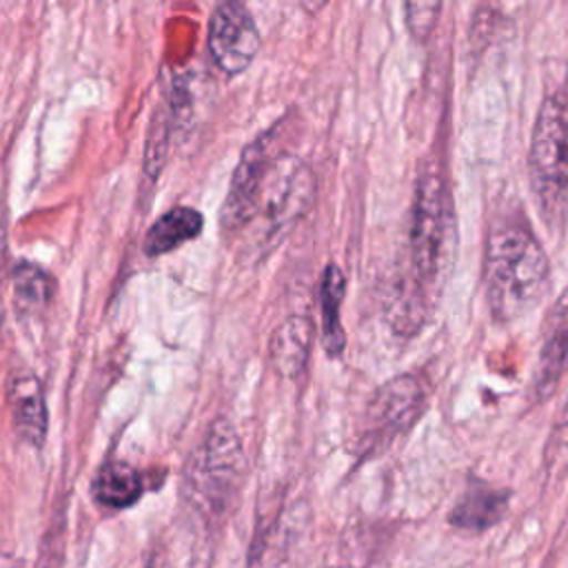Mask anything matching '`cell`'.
<instances>
[{
    "label": "cell",
    "mask_w": 568,
    "mask_h": 568,
    "mask_svg": "<svg viewBox=\"0 0 568 568\" xmlns=\"http://www.w3.org/2000/svg\"><path fill=\"white\" fill-rule=\"evenodd\" d=\"M455 255L453 204L442 175L426 169L417 178L408 235L410 271L399 284L390 320L397 333H413L428 315Z\"/></svg>",
    "instance_id": "6da1fadb"
},
{
    "label": "cell",
    "mask_w": 568,
    "mask_h": 568,
    "mask_svg": "<svg viewBox=\"0 0 568 568\" xmlns=\"http://www.w3.org/2000/svg\"><path fill=\"white\" fill-rule=\"evenodd\" d=\"M548 277V257L528 226L506 222L488 233L484 286L488 311L497 322L530 313L544 297Z\"/></svg>",
    "instance_id": "7a4b0ae2"
},
{
    "label": "cell",
    "mask_w": 568,
    "mask_h": 568,
    "mask_svg": "<svg viewBox=\"0 0 568 568\" xmlns=\"http://www.w3.org/2000/svg\"><path fill=\"white\" fill-rule=\"evenodd\" d=\"M528 175L544 220L559 226L568 213V98L561 91L544 98L537 111Z\"/></svg>",
    "instance_id": "3957f363"
},
{
    "label": "cell",
    "mask_w": 568,
    "mask_h": 568,
    "mask_svg": "<svg viewBox=\"0 0 568 568\" xmlns=\"http://www.w3.org/2000/svg\"><path fill=\"white\" fill-rule=\"evenodd\" d=\"M244 477V450L235 426L215 417L184 468V497L202 513H224Z\"/></svg>",
    "instance_id": "277c9868"
},
{
    "label": "cell",
    "mask_w": 568,
    "mask_h": 568,
    "mask_svg": "<svg viewBox=\"0 0 568 568\" xmlns=\"http://www.w3.org/2000/svg\"><path fill=\"white\" fill-rule=\"evenodd\" d=\"M315 195V175L313 171L293 155H277L271 164L253 222L260 220V231L264 240L280 237L300 215Z\"/></svg>",
    "instance_id": "5b68a950"
},
{
    "label": "cell",
    "mask_w": 568,
    "mask_h": 568,
    "mask_svg": "<svg viewBox=\"0 0 568 568\" xmlns=\"http://www.w3.org/2000/svg\"><path fill=\"white\" fill-rule=\"evenodd\" d=\"M282 122L271 126L268 131L260 133L255 140H251L237 160V166L231 175L229 193L224 197L222 211H220V224L224 231H242L246 224L253 222L260 191L264 184V178L280 155L275 151V133L280 131Z\"/></svg>",
    "instance_id": "8992f818"
},
{
    "label": "cell",
    "mask_w": 568,
    "mask_h": 568,
    "mask_svg": "<svg viewBox=\"0 0 568 568\" xmlns=\"http://www.w3.org/2000/svg\"><path fill=\"white\" fill-rule=\"evenodd\" d=\"M426 384L415 373H399L384 382L366 406V426L373 439H393L406 433L426 408Z\"/></svg>",
    "instance_id": "52a82bcc"
},
{
    "label": "cell",
    "mask_w": 568,
    "mask_h": 568,
    "mask_svg": "<svg viewBox=\"0 0 568 568\" xmlns=\"http://www.w3.org/2000/svg\"><path fill=\"white\" fill-rule=\"evenodd\" d=\"M260 31L251 11L237 0L217 2L209 18V49L226 73L244 71L260 51Z\"/></svg>",
    "instance_id": "ba28073f"
},
{
    "label": "cell",
    "mask_w": 568,
    "mask_h": 568,
    "mask_svg": "<svg viewBox=\"0 0 568 568\" xmlns=\"http://www.w3.org/2000/svg\"><path fill=\"white\" fill-rule=\"evenodd\" d=\"M7 399L16 435L24 444L40 448L49 428L47 399L40 379L31 371H13L7 382Z\"/></svg>",
    "instance_id": "9c48e42d"
},
{
    "label": "cell",
    "mask_w": 568,
    "mask_h": 568,
    "mask_svg": "<svg viewBox=\"0 0 568 568\" xmlns=\"http://www.w3.org/2000/svg\"><path fill=\"white\" fill-rule=\"evenodd\" d=\"M568 368V286L552 304L546 326L544 346L539 355V368L535 375V390L546 397Z\"/></svg>",
    "instance_id": "30bf717a"
},
{
    "label": "cell",
    "mask_w": 568,
    "mask_h": 568,
    "mask_svg": "<svg viewBox=\"0 0 568 568\" xmlns=\"http://www.w3.org/2000/svg\"><path fill=\"white\" fill-rule=\"evenodd\" d=\"M313 344V324L306 315H291L280 322L266 344L271 366L284 377H297L304 373Z\"/></svg>",
    "instance_id": "8fae6325"
},
{
    "label": "cell",
    "mask_w": 568,
    "mask_h": 568,
    "mask_svg": "<svg viewBox=\"0 0 568 568\" xmlns=\"http://www.w3.org/2000/svg\"><path fill=\"white\" fill-rule=\"evenodd\" d=\"M508 499H510L508 490L473 479L464 490V495L453 506L448 521L462 530H473V532L486 530L504 519L508 510Z\"/></svg>",
    "instance_id": "7c38bea8"
},
{
    "label": "cell",
    "mask_w": 568,
    "mask_h": 568,
    "mask_svg": "<svg viewBox=\"0 0 568 568\" xmlns=\"http://www.w3.org/2000/svg\"><path fill=\"white\" fill-rule=\"evenodd\" d=\"M204 226V217L193 206H171L160 217L153 220V224L146 229L142 248L146 255H164L184 242L200 235Z\"/></svg>",
    "instance_id": "4fadbf2b"
},
{
    "label": "cell",
    "mask_w": 568,
    "mask_h": 568,
    "mask_svg": "<svg viewBox=\"0 0 568 568\" xmlns=\"http://www.w3.org/2000/svg\"><path fill=\"white\" fill-rule=\"evenodd\" d=\"M344 288H346L344 271L337 264L328 262L320 277V313H322L320 315V337H322V346L326 348L328 355H339L346 344V335H344L342 320H339Z\"/></svg>",
    "instance_id": "5bb4252c"
},
{
    "label": "cell",
    "mask_w": 568,
    "mask_h": 568,
    "mask_svg": "<svg viewBox=\"0 0 568 568\" xmlns=\"http://www.w3.org/2000/svg\"><path fill=\"white\" fill-rule=\"evenodd\" d=\"M142 475L126 462L111 459L100 466L93 477L91 493L100 506L120 510L133 506L142 497Z\"/></svg>",
    "instance_id": "9a60e30c"
},
{
    "label": "cell",
    "mask_w": 568,
    "mask_h": 568,
    "mask_svg": "<svg viewBox=\"0 0 568 568\" xmlns=\"http://www.w3.org/2000/svg\"><path fill=\"white\" fill-rule=\"evenodd\" d=\"M11 284L16 306L29 313L44 308L53 295V282L49 273L29 260H18L13 264Z\"/></svg>",
    "instance_id": "2e32d148"
},
{
    "label": "cell",
    "mask_w": 568,
    "mask_h": 568,
    "mask_svg": "<svg viewBox=\"0 0 568 568\" xmlns=\"http://www.w3.org/2000/svg\"><path fill=\"white\" fill-rule=\"evenodd\" d=\"M439 2H406V27L415 38H426L437 20Z\"/></svg>",
    "instance_id": "e0dca14e"
},
{
    "label": "cell",
    "mask_w": 568,
    "mask_h": 568,
    "mask_svg": "<svg viewBox=\"0 0 568 568\" xmlns=\"http://www.w3.org/2000/svg\"><path fill=\"white\" fill-rule=\"evenodd\" d=\"M561 93L568 98V69H566V82H564V89H561Z\"/></svg>",
    "instance_id": "ac0fdd59"
}]
</instances>
